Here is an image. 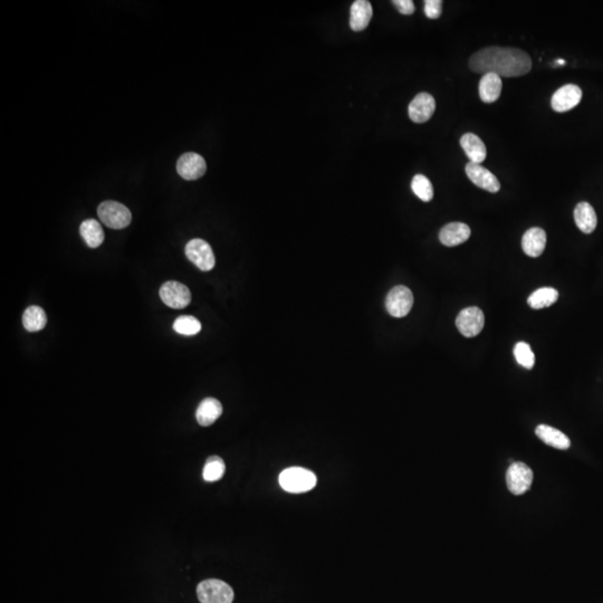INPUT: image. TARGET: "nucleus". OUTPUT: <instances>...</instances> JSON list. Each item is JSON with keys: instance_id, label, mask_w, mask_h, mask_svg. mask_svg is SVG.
<instances>
[{"instance_id": "1", "label": "nucleus", "mask_w": 603, "mask_h": 603, "mask_svg": "<svg viewBox=\"0 0 603 603\" xmlns=\"http://www.w3.org/2000/svg\"><path fill=\"white\" fill-rule=\"evenodd\" d=\"M469 67L479 74L492 73L505 77L525 75L532 68V59L524 50L513 47H486L469 59Z\"/></svg>"}, {"instance_id": "2", "label": "nucleus", "mask_w": 603, "mask_h": 603, "mask_svg": "<svg viewBox=\"0 0 603 603\" xmlns=\"http://www.w3.org/2000/svg\"><path fill=\"white\" fill-rule=\"evenodd\" d=\"M318 478L314 472L302 467H291L280 472V484L284 490L293 494L309 492L314 488Z\"/></svg>"}, {"instance_id": "3", "label": "nucleus", "mask_w": 603, "mask_h": 603, "mask_svg": "<svg viewBox=\"0 0 603 603\" xmlns=\"http://www.w3.org/2000/svg\"><path fill=\"white\" fill-rule=\"evenodd\" d=\"M97 215L103 224L112 229H123L131 224V211L117 201L108 200L99 204Z\"/></svg>"}, {"instance_id": "4", "label": "nucleus", "mask_w": 603, "mask_h": 603, "mask_svg": "<svg viewBox=\"0 0 603 603\" xmlns=\"http://www.w3.org/2000/svg\"><path fill=\"white\" fill-rule=\"evenodd\" d=\"M197 595L201 603H231L233 600L231 586L217 579H209L199 583Z\"/></svg>"}, {"instance_id": "5", "label": "nucleus", "mask_w": 603, "mask_h": 603, "mask_svg": "<svg viewBox=\"0 0 603 603\" xmlns=\"http://www.w3.org/2000/svg\"><path fill=\"white\" fill-rule=\"evenodd\" d=\"M414 305L412 291L405 286H396L387 293L385 307L391 316L403 318L408 315Z\"/></svg>"}, {"instance_id": "6", "label": "nucleus", "mask_w": 603, "mask_h": 603, "mask_svg": "<svg viewBox=\"0 0 603 603\" xmlns=\"http://www.w3.org/2000/svg\"><path fill=\"white\" fill-rule=\"evenodd\" d=\"M186 256L202 271H211L216 264L211 246L204 239L190 240L186 246Z\"/></svg>"}, {"instance_id": "7", "label": "nucleus", "mask_w": 603, "mask_h": 603, "mask_svg": "<svg viewBox=\"0 0 603 603\" xmlns=\"http://www.w3.org/2000/svg\"><path fill=\"white\" fill-rule=\"evenodd\" d=\"M533 481V472L524 463H513L506 472L507 488L514 495H523L530 490Z\"/></svg>"}, {"instance_id": "8", "label": "nucleus", "mask_w": 603, "mask_h": 603, "mask_svg": "<svg viewBox=\"0 0 603 603\" xmlns=\"http://www.w3.org/2000/svg\"><path fill=\"white\" fill-rule=\"evenodd\" d=\"M484 313L476 306L463 309L456 318L458 331L466 338L477 336L484 329Z\"/></svg>"}, {"instance_id": "9", "label": "nucleus", "mask_w": 603, "mask_h": 603, "mask_svg": "<svg viewBox=\"0 0 603 603\" xmlns=\"http://www.w3.org/2000/svg\"><path fill=\"white\" fill-rule=\"evenodd\" d=\"M160 298L171 309H181L189 305L191 293L184 284L170 280L161 286Z\"/></svg>"}, {"instance_id": "10", "label": "nucleus", "mask_w": 603, "mask_h": 603, "mask_svg": "<svg viewBox=\"0 0 603 603\" xmlns=\"http://www.w3.org/2000/svg\"><path fill=\"white\" fill-rule=\"evenodd\" d=\"M207 164L201 155L189 152L179 157L177 171L184 180H197L206 173Z\"/></svg>"}, {"instance_id": "11", "label": "nucleus", "mask_w": 603, "mask_h": 603, "mask_svg": "<svg viewBox=\"0 0 603 603\" xmlns=\"http://www.w3.org/2000/svg\"><path fill=\"white\" fill-rule=\"evenodd\" d=\"M582 99V90L574 84H566L553 94L551 99L554 111L563 113L575 108Z\"/></svg>"}, {"instance_id": "12", "label": "nucleus", "mask_w": 603, "mask_h": 603, "mask_svg": "<svg viewBox=\"0 0 603 603\" xmlns=\"http://www.w3.org/2000/svg\"><path fill=\"white\" fill-rule=\"evenodd\" d=\"M466 175L472 184L481 189L486 190L488 193H499L501 189L499 179L481 164H472V162L467 164Z\"/></svg>"}, {"instance_id": "13", "label": "nucleus", "mask_w": 603, "mask_h": 603, "mask_svg": "<svg viewBox=\"0 0 603 603\" xmlns=\"http://www.w3.org/2000/svg\"><path fill=\"white\" fill-rule=\"evenodd\" d=\"M436 110V101L429 93H419L409 104L408 113L414 123H425L432 119Z\"/></svg>"}, {"instance_id": "14", "label": "nucleus", "mask_w": 603, "mask_h": 603, "mask_svg": "<svg viewBox=\"0 0 603 603\" xmlns=\"http://www.w3.org/2000/svg\"><path fill=\"white\" fill-rule=\"evenodd\" d=\"M470 228L463 222H450L441 228L439 240L447 247H454L468 240L470 237Z\"/></svg>"}, {"instance_id": "15", "label": "nucleus", "mask_w": 603, "mask_h": 603, "mask_svg": "<svg viewBox=\"0 0 603 603\" xmlns=\"http://www.w3.org/2000/svg\"><path fill=\"white\" fill-rule=\"evenodd\" d=\"M545 245H546V233L542 228H530L521 238V248L530 257L541 256L544 251Z\"/></svg>"}, {"instance_id": "16", "label": "nucleus", "mask_w": 603, "mask_h": 603, "mask_svg": "<svg viewBox=\"0 0 603 603\" xmlns=\"http://www.w3.org/2000/svg\"><path fill=\"white\" fill-rule=\"evenodd\" d=\"M373 9L370 1L356 0L351 6L350 27L354 32L365 30L372 19Z\"/></svg>"}, {"instance_id": "17", "label": "nucleus", "mask_w": 603, "mask_h": 603, "mask_svg": "<svg viewBox=\"0 0 603 603\" xmlns=\"http://www.w3.org/2000/svg\"><path fill=\"white\" fill-rule=\"evenodd\" d=\"M535 434L543 443L548 446L559 450H566L571 446V440L568 439L566 434L559 432V429L553 428L551 425H539L536 427Z\"/></svg>"}, {"instance_id": "18", "label": "nucleus", "mask_w": 603, "mask_h": 603, "mask_svg": "<svg viewBox=\"0 0 603 603\" xmlns=\"http://www.w3.org/2000/svg\"><path fill=\"white\" fill-rule=\"evenodd\" d=\"M461 146L468 157L469 162L481 164L486 159V146L481 137L474 133L463 134L461 139Z\"/></svg>"}, {"instance_id": "19", "label": "nucleus", "mask_w": 603, "mask_h": 603, "mask_svg": "<svg viewBox=\"0 0 603 603\" xmlns=\"http://www.w3.org/2000/svg\"><path fill=\"white\" fill-rule=\"evenodd\" d=\"M222 403L215 398H206L200 402L197 412H195V418H197L199 425L208 427V425H213L222 416Z\"/></svg>"}, {"instance_id": "20", "label": "nucleus", "mask_w": 603, "mask_h": 603, "mask_svg": "<svg viewBox=\"0 0 603 603\" xmlns=\"http://www.w3.org/2000/svg\"><path fill=\"white\" fill-rule=\"evenodd\" d=\"M574 220L582 233H591L597 228V213L588 202H580L574 209Z\"/></svg>"}, {"instance_id": "21", "label": "nucleus", "mask_w": 603, "mask_h": 603, "mask_svg": "<svg viewBox=\"0 0 603 603\" xmlns=\"http://www.w3.org/2000/svg\"><path fill=\"white\" fill-rule=\"evenodd\" d=\"M501 93V76L487 73L479 81V97L484 103H494L499 99Z\"/></svg>"}, {"instance_id": "22", "label": "nucleus", "mask_w": 603, "mask_h": 603, "mask_svg": "<svg viewBox=\"0 0 603 603\" xmlns=\"http://www.w3.org/2000/svg\"><path fill=\"white\" fill-rule=\"evenodd\" d=\"M79 233H81L82 238L84 239V242L88 244V247H99L104 242V231H103L102 226L95 219L84 220L79 227Z\"/></svg>"}, {"instance_id": "23", "label": "nucleus", "mask_w": 603, "mask_h": 603, "mask_svg": "<svg viewBox=\"0 0 603 603\" xmlns=\"http://www.w3.org/2000/svg\"><path fill=\"white\" fill-rule=\"evenodd\" d=\"M47 316L39 306H30L23 315V327L30 332H37L46 327Z\"/></svg>"}, {"instance_id": "24", "label": "nucleus", "mask_w": 603, "mask_h": 603, "mask_svg": "<svg viewBox=\"0 0 603 603\" xmlns=\"http://www.w3.org/2000/svg\"><path fill=\"white\" fill-rule=\"evenodd\" d=\"M559 298V291L552 287H542L530 294L528 300V305L534 309H545L553 305Z\"/></svg>"}, {"instance_id": "25", "label": "nucleus", "mask_w": 603, "mask_h": 603, "mask_svg": "<svg viewBox=\"0 0 603 603\" xmlns=\"http://www.w3.org/2000/svg\"><path fill=\"white\" fill-rule=\"evenodd\" d=\"M411 189L418 198L428 202L434 198V188L432 182L423 175H416L411 181Z\"/></svg>"}, {"instance_id": "26", "label": "nucleus", "mask_w": 603, "mask_h": 603, "mask_svg": "<svg viewBox=\"0 0 603 603\" xmlns=\"http://www.w3.org/2000/svg\"><path fill=\"white\" fill-rule=\"evenodd\" d=\"M173 329L179 334L191 336V335L198 334L200 332L201 323L198 318H195V316L184 315V316H179L175 320Z\"/></svg>"}, {"instance_id": "27", "label": "nucleus", "mask_w": 603, "mask_h": 603, "mask_svg": "<svg viewBox=\"0 0 603 603\" xmlns=\"http://www.w3.org/2000/svg\"><path fill=\"white\" fill-rule=\"evenodd\" d=\"M224 463L218 456H211L206 461L204 467V479L206 481H216L224 476Z\"/></svg>"}, {"instance_id": "28", "label": "nucleus", "mask_w": 603, "mask_h": 603, "mask_svg": "<svg viewBox=\"0 0 603 603\" xmlns=\"http://www.w3.org/2000/svg\"><path fill=\"white\" fill-rule=\"evenodd\" d=\"M514 356L516 361L525 369H532L535 365V356L530 349V344L526 342H519L514 347Z\"/></svg>"}, {"instance_id": "29", "label": "nucleus", "mask_w": 603, "mask_h": 603, "mask_svg": "<svg viewBox=\"0 0 603 603\" xmlns=\"http://www.w3.org/2000/svg\"><path fill=\"white\" fill-rule=\"evenodd\" d=\"M443 12V1L441 0H425V14L430 19H437Z\"/></svg>"}, {"instance_id": "30", "label": "nucleus", "mask_w": 603, "mask_h": 603, "mask_svg": "<svg viewBox=\"0 0 603 603\" xmlns=\"http://www.w3.org/2000/svg\"><path fill=\"white\" fill-rule=\"evenodd\" d=\"M392 3L402 15H412L414 12V3L412 0H394Z\"/></svg>"}, {"instance_id": "31", "label": "nucleus", "mask_w": 603, "mask_h": 603, "mask_svg": "<svg viewBox=\"0 0 603 603\" xmlns=\"http://www.w3.org/2000/svg\"><path fill=\"white\" fill-rule=\"evenodd\" d=\"M557 64L564 65L566 64V61H564V59H557Z\"/></svg>"}]
</instances>
